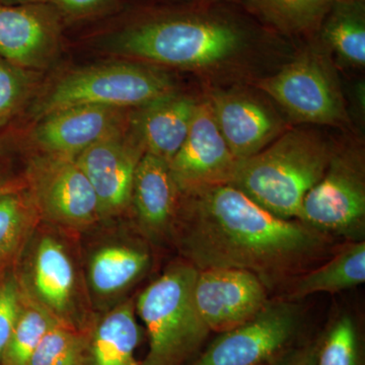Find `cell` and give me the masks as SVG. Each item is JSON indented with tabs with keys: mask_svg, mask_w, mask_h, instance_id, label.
I'll return each instance as SVG.
<instances>
[{
	"mask_svg": "<svg viewBox=\"0 0 365 365\" xmlns=\"http://www.w3.org/2000/svg\"><path fill=\"white\" fill-rule=\"evenodd\" d=\"M174 222L180 250L197 270L240 269L266 287L280 284L321 260L331 237L297 220L269 212L232 185L184 194Z\"/></svg>",
	"mask_w": 365,
	"mask_h": 365,
	"instance_id": "6da1fadb",
	"label": "cell"
},
{
	"mask_svg": "<svg viewBox=\"0 0 365 365\" xmlns=\"http://www.w3.org/2000/svg\"><path fill=\"white\" fill-rule=\"evenodd\" d=\"M271 35L232 2L185 0L138 7L98 40L133 58L200 71L225 63Z\"/></svg>",
	"mask_w": 365,
	"mask_h": 365,
	"instance_id": "7a4b0ae2",
	"label": "cell"
},
{
	"mask_svg": "<svg viewBox=\"0 0 365 365\" xmlns=\"http://www.w3.org/2000/svg\"><path fill=\"white\" fill-rule=\"evenodd\" d=\"M334 150L318 132L292 129L239 160L230 185L277 217L297 220L304 197L325 174Z\"/></svg>",
	"mask_w": 365,
	"mask_h": 365,
	"instance_id": "3957f363",
	"label": "cell"
},
{
	"mask_svg": "<svg viewBox=\"0 0 365 365\" xmlns=\"http://www.w3.org/2000/svg\"><path fill=\"white\" fill-rule=\"evenodd\" d=\"M197 273L188 262L174 264L139 295L150 345L140 365H188L200 353L211 332L194 302Z\"/></svg>",
	"mask_w": 365,
	"mask_h": 365,
	"instance_id": "277c9868",
	"label": "cell"
},
{
	"mask_svg": "<svg viewBox=\"0 0 365 365\" xmlns=\"http://www.w3.org/2000/svg\"><path fill=\"white\" fill-rule=\"evenodd\" d=\"M174 93L168 76L150 67L127 62L74 71L60 79L38 106L37 116L72 107L140 108Z\"/></svg>",
	"mask_w": 365,
	"mask_h": 365,
	"instance_id": "5b68a950",
	"label": "cell"
},
{
	"mask_svg": "<svg viewBox=\"0 0 365 365\" xmlns=\"http://www.w3.org/2000/svg\"><path fill=\"white\" fill-rule=\"evenodd\" d=\"M297 220L328 237L364 241L365 160L361 148H335L325 174L304 197Z\"/></svg>",
	"mask_w": 365,
	"mask_h": 365,
	"instance_id": "8992f818",
	"label": "cell"
},
{
	"mask_svg": "<svg viewBox=\"0 0 365 365\" xmlns=\"http://www.w3.org/2000/svg\"><path fill=\"white\" fill-rule=\"evenodd\" d=\"M258 88L297 121L327 126L349 123L337 76L317 50L302 53L277 74L259 81Z\"/></svg>",
	"mask_w": 365,
	"mask_h": 365,
	"instance_id": "52a82bcc",
	"label": "cell"
},
{
	"mask_svg": "<svg viewBox=\"0 0 365 365\" xmlns=\"http://www.w3.org/2000/svg\"><path fill=\"white\" fill-rule=\"evenodd\" d=\"M302 328L295 302H268L248 321L220 333L188 365H270L297 345Z\"/></svg>",
	"mask_w": 365,
	"mask_h": 365,
	"instance_id": "ba28073f",
	"label": "cell"
},
{
	"mask_svg": "<svg viewBox=\"0 0 365 365\" xmlns=\"http://www.w3.org/2000/svg\"><path fill=\"white\" fill-rule=\"evenodd\" d=\"M32 186L38 207L52 222L83 227L102 217L95 190L76 158L49 155L36 160Z\"/></svg>",
	"mask_w": 365,
	"mask_h": 365,
	"instance_id": "9c48e42d",
	"label": "cell"
},
{
	"mask_svg": "<svg viewBox=\"0 0 365 365\" xmlns=\"http://www.w3.org/2000/svg\"><path fill=\"white\" fill-rule=\"evenodd\" d=\"M237 163L216 125L210 102L198 103L188 135L169 163L180 193L230 184Z\"/></svg>",
	"mask_w": 365,
	"mask_h": 365,
	"instance_id": "30bf717a",
	"label": "cell"
},
{
	"mask_svg": "<svg viewBox=\"0 0 365 365\" xmlns=\"http://www.w3.org/2000/svg\"><path fill=\"white\" fill-rule=\"evenodd\" d=\"M263 281L240 269L198 270L194 302L210 332L222 333L248 321L267 304Z\"/></svg>",
	"mask_w": 365,
	"mask_h": 365,
	"instance_id": "8fae6325",
	"label": "cell"
},
{
	"mask_svg": "<svg viewBox=\"0 0 365 365\" xmlns=\"http://www.w3.org/2000/svg\"><path fill=\"white\" fill-rule=\"evenodd\" d=\"M143 155L138 141L120 131L76 155V163L95 190L102 217L118 215L130 204L136 168Z\"/></svg>",
	"mask_w": 365,
	"mask_h": 365,
	"instance_id": "7c38bea8",
	"label": "cell"
},
{
	"mask_svg": "<svg viewBox=\"0 0 365 365\" xmlns=\"http://www.w3.org/2000/svg\"><path fill=\"white\" fill-rule=\"evenodd\" d=\"M63 20L49 2L0 4V56L19 67L45 66L58 48Z\"/></svg>",
	"mask_w": 365,
	"mask_h": 365,
	"instance_id": "4fadbf2b",
	"label": "cell"
},
{
	"mask_svg": "<svg viewBox=\"0 0 365 365\" xmlns=\"http://www.w3.org/2000/svg\"><path fill=\"white\" fill-rule=\"evenodd\" d=\"M122 111L93 105L57 110L40 118L33 138L48 155L76 158L101 139L121 131Z\"/></svg>",
	"mask_w": 365,
	"mask_h": 365,
	"instance_id": "5bb4252c",
	"label": "cell"
},
{
	"mask_svg": "<svg viewBox=\"0 0 365 365\" xmlns=\"http://www.w3.org/2000/svg\"><path fill=\"white\" fill-rule=\"evenodd\" d=\"M220 133L237 160L260 153L282 133L272 110L244 93H218L209 98Z\"/></svg>",
	"mask_w": 365,
	"mask_h": 365,
	"instance_id": "9a60e30c",
	"label": "cell"
},
{
	"mask_svg": "<svg viewBox=\"0 0 365 365\" xmlns=\"http://www.w3.org/2000/svg\"><path fill=\"white\" fill-rule=\"evenodd\" d=\"M197 104L193 98L174 91L137 108L131 125L144 153L170 163L188 135Z\"/></svg>",
	"mask_w": 365,
	"mask_h": 365,
	"instance_id": "2e32d148",
	"label": "cell"
},
{
	"mask_svg": "<svg viewBox=\"0 0 365 365\" xmlns=\"http://www.w3.org/2000/svg\"><path fill=\"white\" fill-rule=\"evenodd\" d=\"M180 194L169 163L144 153L136 168L131 200L141 225L153 234L172 227Z\"/></svg>",
	"mask_w": 365,
	"mask_h": 365,
	"instance_id": "e0dca14e",
	"label": "cell"
},
{
	"mask_svg": "<svg viewBox=\"0 0 365 365\" xmlns=\"http://www.w3.org/2000/svg\"><path fill=\"white\" fill-rule=\"evenodd\" d=\"M74 283L73 265L63 246L52 237L41 240L34 261V288L48 312L63 324L71 306Z\"/></svg>",
	"mask_w": 365,
	"mask_h": 365,
	"instance_id": "ac0fdd59",
	"label": "cell"
},
{
	"mask_svg": "<svg viewBox=\"0 0 365 365\" xmlns=\"http://www.w3.org/2000/svg\"><path fill=\"white\" fill-rule=\"evenodd\" d=\"M140 341L133 307L122 304L88 334L83 365H140L135 357Z\"/></svg>",
	"mask_w": 365,
	"mask_h": 365,
	"instance_id": "d6986e66",
	"label": "cell"
},
{
	"mask_svg": "<svg viewBox=\"0 0 365 365\" xmlns=\"http://www.w3.org/2000/svg\"><path fill=\"white\" fill-rule=\"evenodd\" d=\"M242 6L271 33L287 37L319 34L334 0H239Z\"/></svg>",
	"mask_w": 365,
	"mask_h": 365,
	"instance_id": "ffe728a7",
	"label": "cell"
},
{
	"mask_svg": "<svg viewBox=\"0 0 365 365\" xmlns=\"http://www.w3.org/2000/svg\"><path fill=\"white\" fill-rule=\"evenodd\" d=\"M365 282V242H352L331 260L295 280L287 299L297 302L319 292H342Z\"/></svg>",
	"mask_w": 365,
	"mask_h": 365,
	"instance_id": "44dd1931",
	"label": "cell"
},
{
	"mask_svg": "<svg viewBox=\"0 0 365 365\" xmlns=\"http://www.w3.org/2000/svg\"><path fill=\"white\" fill-rule=\"evenodd\" d=\"M327 47L353 67L365 64L364 0L334 1L319 32Z\"/></svg>",
	"mask_w": 365,
	"mask_h": 365,
	"instance_id": "7402d4cb",
	"label": "cell"
},
{
	"mask_svg": "<svg viewBox=\"0 0 365 365\" xmlns=\"http://www.w3.org/2000/svg\"><path fill=\"white\" fill-rule=\"evenodd\" d=\"M150 257L139 250L109 246L91 258L88 278L93 289L103 297L116 294L138 279L148 268Z\"/></svg>",
	"mask_w": 365,
	"mask_h": 365,
	"instance_id": "603a6c76",
	"label": "cell"
},
{
	"mask_svg": "<svg viewBox=\"0 0 365 365\" xmlns=\"http://www.w3.org/2000/svg\"><path fill=\"white\" fill-rule=\"evenodd\" d=\"M317 342L316 365H364L361 335L349 314L336 319Z\"/></svg>",
	"mask_w": 365,
	"mask_h": 365,
	"instance_id": "cb8c5ba5",
	"label": "cell"
},
{
	"mask_svg": "<svg viewBox=\"0 0 365 365\" xmlns=\"http://www.w3.org/2000/svg\"><path fill=\"white\" fill-rule=\"evenodd\" d=\"M88 335L58 323L45 334L28 365H83Z\"/></svg>",
	"mask_w": 365,
	"mask_h": 365,
	"instance_id": "d4e9b609",
	"label": "cell"
},
{
	"mask_svg": "<svg viewBox=\"0 0 365 365\" xmlns=\"http://www.w3.org/2000/svg\"><path fill=\"white\" fill-rule=\"evenodd\" d=\"M58 322L49 312L40 307H32L21 311L2 365H28L45 334Z\"/></svg>",
	"mask_w": 365,
	"mask_h": 365,
	"instance_id": "484cf974",
	"label": "cell"
},
{
	"mask_svg": "<svg viewBox=\"0 0 365 365\" xmlns=\"http://www.w3.org/2000/svg\"><path fill=\"white\" fill-rule=\"evenodd\" d=\"M26 204L19 195L0 196V260L18 246L26 225Z\"/></svg>",
	"mask_w": 365,
	"mask_h": 365,
	"instance_id": "4316f807",
	"label": "cell"
},
{
	"mask_svg": "<svg viewBox=\"0 0 365 365\" xmlns=\"http://www.w3.org/2000/svg\"><path fill=\"white\" fill-rule=\"evenodd\" d=\"M30 86V78L21 67L0 60V126L19 109Z\"/></svg>",
	"mask_w": 365,
	"mask_h": 365,
	"instance_id": "83f0119b",
	"label": "cell"
},
{
	"mask_svg": "<svg viewBox=\"0 0 365 365\" xmlns=\"http://www.w3.org/2000/svg\"><path fill=\"white\" fill-rule=\"evenodd\" d=\"M21 311L18 284L11 278L0 287V365Z\"/></svg>",
	"mask_w": 365,
	"mask_h": 365,
	"instance_id": "f1b7e54d",
	"label": "cell"
},
{
	"mask_svg": "<svg viewBox=\"0 0 365 365\" xmlns=\"http://www.w3.org/2000/svg\"><path fill=\"white\" fill-rule=\"evenodd\" d=\"M121 0H48L66 20H86L112 13Z\"/></svg>",
	"mask_w": 365,
	"mask_h": 365,
	"instance_id": "f546056e",
	"label": "cell"
},
{
	"mask_svg": "<svg viewBox=\"0 0 365 365\" xmlns=\"http://www.w3.org/2000/svg\"><path fill=\"white\" fill-rule=\"evenodd\" d=\"M317 340L297 344L282 353L270 365H316Z\"/></svg>",
	"mask_w": 365,
	"mask_h": 365,
	"instance_id": "4dcf8cb0",
	"label": "cell"
},
{
	"mask_svg": "<svg viewBox=\"0 0 365 365\" xmlns=\"http://www.w3.org/2000/svg\"><path fill=\"white\" fill-rule=\"evenodd\" d=\"M48 0H0L2 6H24V4H42Z\"/></svg>",
	"mask_w": 365,
	"mask_h": 365,
	"instance_id": "1f68e13d",
	"label": "cell"
},
{
	"mask_svg": "<svg viewBox=\"0 0 365 365\" xmlns=\"http://www.w3.org/2000/svg\"><path fill=\"white\" fill-rule=\"evenodd\" d=\"M218 1H230V2H234L235 0H218Z\"/></svg>",
	"mask_w": 365,
	"mask_h": 365,
	"instance_id": "d6a6232c",
	"label": "cell"
},
{
	"mask_svg": "<svg viewBox=\"0 0 365 365\" xmlns=\"http://www.w3.org/2000/svg\"><path fill=\"white\" fill-rule=\"evenodd\" d=\"M334 1H344V0H334Z\"/></svg>",
	"mask_w": 365,
	"mask_h": 365,
	"instance_id": "836d02e7",
	"label": "cell"
}]
</instances>
